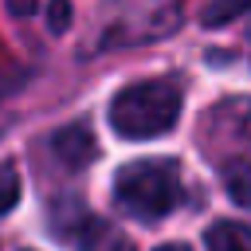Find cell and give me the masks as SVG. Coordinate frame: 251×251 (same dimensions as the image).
Instances as JSON below:
<instances>
[{"mask_svg":"<svg viewBox=\"0 0 251 251\" xmlns=\"http://www.w3.org/2000/svg\"><path fill=\"white\" fill-rule=\"evenodd\" d=\"M176 118H180V86L173 78L129 82L110 102V126L129 141L161 137L176 126Z\"/></svg>","mask_w":251,"mask_h":251,"instance_id":"6da1fadb","label":"cell"},{"mask_svg":"<svg viewBox=\"0 0 251 251\" xmlns=\"http://www.w3.org/2000/svg\"><path fill=\"white\" fill-rule=\"evenodd\" d=\"M243 12H251V0H212V4H204L200 20H204V27H224Z\"/></svg>","mask_w":251,"mask_h":251,"instance_id":"8992f818","label":"cell"},{"mask_svg":"<svg viewBox=\"0 0 251 251\" xmlns=\"http://www.w3.org/2000/svg\"><path fill=\"white\" fill-rule=\"evenodd\" d=\"M20 204V173L12 165H0V216Z\"/></svg>","mask_w":251,"mask_h":251,"instance_id":"ba28073f","label":"cell"},{"mask_svg":"<svg viewBox=\"0 0 251 251\" xmlns=\"http://www.w3.org/2000/svg\"><path fill=\"white\" fill-rule=\"evenodd\" d=\"M51 153H55L67 169H82V165H90V161L98 157V145H94V137H90L86 126H63V129L51 137Z\"/></svg>","mask_w":251,"mask_h":251,"instance_id":"3957f363","label":"cell"},{"mask_svg":"<svg viewBox=\"0 0 251 251\" xmlns=\"http://www.w3.org/2000/svg\"><path fill=\"white\" fill-rule=\"evenodd\" d=\"M8 8H12L20 20H27V16H31V8H35V0H8Z\"/></svg>","mask_w":251,"mask_h":251,"instance_id":"30bf717a","label":"cell"},{"mask_svg":"<svg viewBox=\"0 0 251 251\" xmlns=\"http://www.w3.org/2000/svg\"><path fill=\"white\" fill-rule=\"evenodd\" d=\"M82 251H133V243L122 231H114L106 224H94L90 235H86V243H82Z\"/></svg>","mask_w":251,"mask_h":251,"instance_id":"52a82bcc","label":"cell"},{"mask_svg":"<svg viewBox=\"0 0 251 251\" xmlns=\"http://www.w3.org/2000/svg\"><path fill=\"white\" fill-rule=\"evenodd\" d=\"M114 200L141 220H161L180 204V169L176 161L149 157L118 169L114 176Z\"/></svg>","mask_w":251,"mask_h":251,"instance_id":"7a4b0ae2","label":"cell"},{"mask_svg":"<svg viewBox=\"0 0 251 251\" xmlns=\"http://www.w3.org/2000/svg\"><path fill=\"white\" fill-rule=\"evenodd\" d=\"M157 251H188V247H184V243H161Z\"/></svg>","mask_w":251,"mask_h":251,"instance_id":"8fae6325","label":"cell"},{"mask_svg":"<svg viewBox=\"0 0 251 251\" xmlns=\"http://www.w3.org/2000/svg\"><path fill=\"white\" fill-rule=\"evenodd\" d=\"M47 27H51L55 35H63V31L71 27V4H67V0H51V4H47Z\"/></svg>","mask_w":251,"mask_h":251,"instance_id":"9c48e42d","label":"cell"},{"mask_svg":"<svg viewBox=\"0 0 251 251\" xmlns=\"http://www.w3.org/2000/svg\"><path fill=\"white\" fill-rule=\"evenodd\" d=\"M224 188H227V196L239 204V208H251V161H243V157H235V161H227L224 165Z\"/></svg>","mask_w":251,"mask_h":251,"instance_id":"5b68a950","label":"cell"},{"mask_svg":"<svg viewBox=\"0 0 251 251\" xmlns=\"http://www.w3.org/2000/svg\"><path fill=\"white\" fill-rule=\"evenodd\" d=\"M208 251H251V227L235 220H220L208 227Z\"/></svg>","mask_w":251,"mask_h":251,"instance_id":"277c9868","label":"cell"}]
</instances>
